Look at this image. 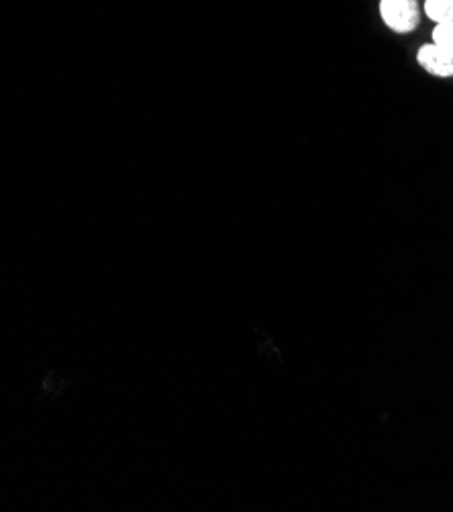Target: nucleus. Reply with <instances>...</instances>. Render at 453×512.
Returning a JSON list of instances; mask_svg holds the SVG:
<instances>
[{"mask_svg": "<svg viewBox=\"0 0 453 512\" xmlns=\"http://www.w3.org/2000/svg\"><path fill=\"white\" fill-rule=\"evenodd\" d=\"M380 15L396 33H411L421 23L419 0H380Z\"/></svg>", "mask_w": 453, "mask_h": 512, "instance_id": "1", "label": "nucleus"}, {"mask_svg": "<svg viewBox=\"0 0 453 512\" xmlns=\"http://www.w3.org/2000/svg\"><path fill=\"white\" fill-rule=\"evenodd\" d=\"M417 62L433 76L449 78L453 76V51L439 47L435 43H427L419 49Z\"/></svg>", "mask_w": 453, "mask_h": 512, "instance_id": "2", "label": "nucleus"}, {"mask_svg": "<svg viewBox=\"0 0 453 512\" xmlns=\"http://www.w3.org/2000/svg\"><path fill=\"white\" fill-rule=\"evenodd\" d=\"M425 15L435 25L453 21V0H425Z\"/></svg>", "mask_w": 453, "mask_h": 512, "instance_id": "3", "label": "nucleus"}, {"mask_svg": "<svg viewBox=\"0 0 453 512\" xmlns=\"http://www.w3.org/2000/svg\"><path fill=\"white\" fill-rule=\"evenodd\" d=\"M433 43L453 51V21L437 23L433 29Z\"/></svg>", "mask_w": 453, "mask_h": 512, "instance_id": "4", "label": "nucleus"}]
</instances>
